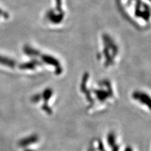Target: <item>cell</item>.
I'll return each mask as SVG.
<instances>
[{"label":"cell","instance_id":"8","mask_svg":"<svg viewBox=\"0 0 151 151\" xmlns=\"http://www.w3.org/2000/svg\"><path fill=\"white\" fill-rule=\"evenodd\" d=\"M25 151H32V150H25Z\"/></svg>","mask_w":151,"mask_h":151},{"label":"cell","instance_id":"3","mask_svg":"<svg viewBox=\"0 0 151 151\" xmlns=\"http://www.w3.org/2000/svg\"><path fill=\"white\" fill-rule=\"evenodd\" d=\"M120 49L116 41L107 33L101 35L100 49L97 58L99 63L105 69L115 67L119 60Z\"/></svg>","mask_w":151,"mask_h":151},{"label":"cell","instance_id":"5","mask_svg":"<svg viewBox=\"0 0 151 151\" xmlns=\"http://www.w3.org/2000/svg\"><path fill=\"white\" fill-rule=\"evenodd\" d=\"M132 96H133V98L135 100L139 101L140 103L142 102L144 105H146L149 106L150 97L146 93L142 91H136L132 94Z\"/></svg>","mask_w":151,"mask_h":151},{"label":"cell","instance_id":"4","mask_svg":"<svg viewBox=\"0 0 151 151\" xmlns=\"http://www.w3.org/2000/svg\"><path fill=\"white\" fill-rule=\"evenodd\" d=\"M55 5L47 9L44 15V23L51 27L61 25L67 18V12L64 9L63 0H55Z\"/></svg>","mask_w":151,"mask_h":151},{"label":"cell","instance_id":"1","mask_svg":"<svg viewBox=\"0 0 151 151\" xmlns=\"http://www.w3.org/2000/svg\"><path fill=\"white\" fill-rule=\"evenodd\" d=\"M119 5L123 14L132 24L142 28H147L150 23V5L143 0H127Z\"/></svg>","mask_w":151,"mask_h":151},{"label":"cell","instance_id":"2","mask_svg":"<svg viewBox=\"0 0 151 151\" xmlns=\"http://www.w3.org/2000/svg\"><path fill=\"white\" fill-rule=\"evenodd\" d=\"M89 86H89L85 79L83 78L81 83H80V90L83 93L88 95L86 96L89 99L91 98V100H93L96 98L99 100L98 101L105 103L108 100H112L115 97V91L113 87L114 85L109 79L97 80L96 82H91Z\"/></svg>","mask_w":151,"mask_h":151},{"label":"cell","instance_id":"7","mask_svg":"<svg viewBox=\"0 0 151 151\" xmlns=\"http://www.w3.org/2000/svg\"><path fill=\"white\" fill-rule=\"evenodd\" d=\"M9 17L8 14L6 12H4L2 9L0 8V18H4V19H6Z\"/></svg>","mask_w":151,"mask_h":151},{"label":"cell","instance_id":"6","mask_svg":"<svg viewBox=\"0 0 151 151\" xmlns=\"http://www.w3.org/2000/svg\"><path fill=\"white\" fill-rule=\"evenodd\" d=\"M0 64L4 65V66H6L8 68H15V66H16V62L13 59L8 58V57L0 55Z\"/></svg>","mask_w":151,"mask_h":151}]
</instances>
